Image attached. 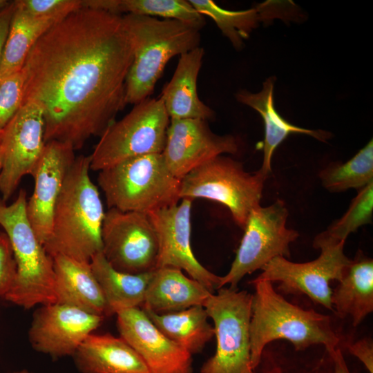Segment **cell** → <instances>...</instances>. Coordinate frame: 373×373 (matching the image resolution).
<instances>
[{
	"label": "cell",
	"instance_id": "cell-39",
	"mask_svg": "<svg viewBox=\"0 0 373 373\" xmlns=\"http://www.w3.org/2000/svg\"><path fill=\"white\" fill-rule=\"evenodd\" d=\"M268 373H283L281 369L278 367H275L271 369Z\"/></svg>",
	"mask_w": 373,
	"mask_h": 373
},
{
	"label": "cell",
	"instance_id": "cell-31",
	"mask_svg": "<svg viewBox=\"0 0 373 373\" xmlns=\"http://www.w3.org/2000/svg\"><path fill=\"white\" fill-rule=\"evenodd\" d=\"M372 211L373 182L358 190L347 211L340 219L315 237L314 247L320 249L345 242L351 233L372 222Z\"/></svg>",
	"mask_w": 373,
	"mask_h": 373
},
{
	"label": "cell",
	"instance_id": "cell-21",
	"mask_svg": "<svg viewBox=\"0 0 373 373\" xmlns=\"http://www.w3.org/2000/svg\"><path fill=\"white\" fill-rule=\"evenodd\" d=\"M73 356L83 373H152L123 338L110 334H90Z\"/></svg>",
	"mask_w": 373,
	"mask_h": 373
},
{
	"label": "cell",
	"instance_id": "cell-34",
	"mask_svg": "<svg viewBox=\"0 0 373 373\" xmlns=\"http://www.w3.org/2000/svg\"><path fill=\"white\" fill-rule=\"evenodd\" d=\"M16 262L8 236L0 231V298H4L16 276Z\"/></svg>",
	"mask_w": 373,
	"mask_h": 373
},
{
	"label": "cell",
	"instance_id": "cell-41",
	"mask_svg": "<svg viewBox=\"0 0 373 373\" xmlns=\"http://www.w3.org/2000/svg\"><path fill=\"white\" fill-rule=\"evenodd\" d=\"M14 373H32V372H30L28 370H21V371H19V372H14Z\"/></svg>",
	"mask_w": 373,
	"mask_h": 373
},
{
	"label": "cell",
	"instance_id": "cell-33",
	"mask_svg": "<svg viewBox=\"0 0 373 373\" xmlns=\"http://www.w3.org/2000/svg\"><path fill=\"white\" fill-rule=\"evenodd\" d=\"M30 15L39 18L63 19L83 8L82 0H17Z\"/></svg>",
	"mask_w": 373,
	"mask_h": 373
},
{
	"label": "cell",
	"instance_id": "cell-6",
	"mask_svg": "<svg viewBox=\"0 0 373 373\" xmlns=\"http://www.w3.org/2000/svg\"><path fill=\"white\" fill-rule=\"evenodd\" d=\"M97 182L108 209L147 213L181 200L180 180L170 172L162 153L130 157L102 169Z\"/></svg>",
	"mask_w": 373,
	"mask_h": 373
},
{
	"label": "cell",
	"instance_id": "cell-11",
	"mask_svg": "<svg viewBox=\"0 0 373 373\" xmlns=\"http://www.w3.org/2000/svg\"><path fill=\"white\" fill-rule=\"evenodd\" d=\"M102 241L105 258L119 271L137 274L156 268L157 238L146 213L108 209Z\"/></svg>",
	"mask_w": 373,
	"mask_h": 373
},
{
	"label": "cell",
	"instance_id": "cell-4",
	"mask_svg": "<svg viewBox=\"0 0 373 373\" xmlns=\"http://www.w3.org/2000/svg\"><path fill=\"white\" fill-rule=\"evenodd\" d=\"M133 48L126 81V104L150 97L168 61L198 46L200 30L182 21L131 14L122 15Z\"/></svg>",
	"mask_w": 373,
	"mask_h": 373
},
{
	"label": "cell",
	"instance_id": "cell-3",
	"mask_svg": "<svg viewBox=\"0 0 373 373\" xmlns=\"http://www.w3.org/2000/svg\"><path fill=\"white\" fill-rule=\"evenodd\" d=\"M251 283L255 287L249 326L251 363L254 370L264 348L274 340H287L296 350L318 344L325 345L328 352L338 347L340 338L329 316L288 302L276 292L271 282L254 279Z\"/></svg>",
	"mask_w": 373,
	"mask_h": 373
},
{
	"label": "cell",
	"instance_id": "cell-16",
	"mask_svg": "<svg viewBox=\"0 0 373 373\" xmlns=\"http://www.w3.org/2000/svg\"><path fill=\"white\" fill-rule=\"evenodd\" d=\"M103 318L68 305H42L33 314L29 341L35 350L51 356H73Z\"/></svg>",
	"mask_w": 373,
	"mask_h": 373
},
{
	"label": "cell",
	"instance_id": "cell-26",
	"mask_svg": "<svg viewBox=\"0 0 373 373\" xmlns=\"http://www.w3.org/2000/svg\"><path fill=\"white\" fill-rule=\"evenodd\" d=\"M143 310L166 337L191 355L200 352L214 336L213 326L208 322L209 317L202 305L166 314Z\"/></svg>",
	"mask_w": 373,
	"mask_h": 373
},
{
	"label": "cell",
	"instance_id": "cell-2",
	"mask_svg": "<svg viewBox=\"0 0 373 373\" xmlns=\"http://www.w3.org/2000/svg\"><path fill=\"white\" fill-rule=\"evenodd\" d=\"M90 157H76L57 200L51 233L44 245L50 257L62 255L90 262L102 251L105 215L96 185L90 178Z\"/></svg>",
	"mask_w": 373,
	"mask_h": 373
},
{
	"label": "cell",
	"instance_id": "cell-27",
	"mask_svg": "<svg viewBox=\"0 0 373 373\" xmlns=\"http://www.w3.org/2000/svg\"><path fill=\"white\" fill-rule=\"evenodd\" d=\"M14 2V12L0 62V80L21 70L36 41L50 28L62 20L32 17L17 1Z\"/></svg>",
	"mask_w": 373,
	"mask_h": 373
},
{
	"label": "cell",
	"instance_id": "cell-19",
	"mask_svg": "<svg viewBox=\"0 0 373 373\" xmlns=\"http://www.w3.org/2000/svg\"><path fill=\"white\" fill-rule=\"evenodd\" d=\"M204 55L200 46L181 55L172 78L164 86L160 98L170 119H214V111L200 100L197 90Z\"/></svg>",
	"mask_w": 373,
	"mask_h": 373
},
{
	"label": "cell",
	"instance_id": "cell-1",
	"mask_svg": "<svg viewBox=\"0 0 373 373\" xmlns=\"http://www.w3.org/2000/svg\"><path fill=\"white\" fill-rule=\"evenodd\" d=\"M133 48L122 15L82 8L56 23L21 68L23 103L42 110L44 140L82 148L100 137L126 105Z\"/></svg>",
	"mask_w": 373,
	"mask_h": 373
},
{
	"label": "cell",
	"instance_id": "cell-35",
	"mask_svg": "<svg viewBox=\"0 0 373 373\" xmlns=\"http://www.w3.org/2000/svg\"><path fill=\"white\" fill-rule=\"evenodd\" d=\"M350 353L364 365L370 373H373V343L370 338H364L347 344Z\"/></svg>",
	"mask_w": 373,
	"mask_h": 373
},
{
	"label": "cell",
	"instance_id": "cell-25",
	"mask_svg": "<svg viewBox=\"0 0 373 373\" xmlns=\"http://www.w3.org/2000/svg\"><path fill=\"white\" fill-rule=\"evenodd\" d=\"M91 270L102 291L107 316L134 307H141L153 271L132 274L113 268L102 251L90 261Z\"/></svg>",
	"mask_w": 373,
	"mask_h": 373
},
{
	"label": "cell",
	"instance_id": "cell-15",
	"mask_svg": "<svg viewBox=\"0 0 373 373\" xmlns=\"http://www.w3.org/2000/svg\"><path fill=\"white\" fill-rule=\"evenodd\" d=\"M238 150L234 136L214 133L206 120L170 119L162 155L170 172L181 180L211 159Z\"/></svg>",
	"mask_w": 373,
	"mask_h": 373
},
{
	"label": "cell",
	"instance_id": "cell-10",
	"mask_svg": "<svg viewBox=\"0 0 373 373\" xmlns=\"http://www.w3.org/2000/svg\"><path fill=\"white\" fill-rule=\"evenodd\" d=\"M288 210L282 200L267 207L254 208L247 218L244 235L229 271L220 276L219 289L236 288L247 274L262 269L277 256H290L289 245L298 233L286 227Z\"/></svg>",
	"mask_w": 373,
	"mask_h": 373
},
{
	"label": "cell",
	"instance_id": "cell-14",
	"mask_svg": "<svg viewBox=\"0 0 373 373\" xmlns=\"http://www.w3.org/2000/svg\"><path fill=\"white\" fill-rule=\"evenodd\" d=\"M192 200L182 198L180 203L147 213L157 238L156 268L184 270L190 278L214 293L219 289L220 276L198 260L191 245Z\"/></svg>",
	"mask_w": 373,
	"mask_h": 373
},
{
	"label": "cell",
	"instance_id": "cell-24",
	"mask_svg": "<svg viewBox=\"0 0 373 373\" xmlns=\"http://www.w3.org/2000/svg\"><path fill=\"white\" fill-rule=\"evenodd\" d=\"M334 312L341 318L350 316L354 326L373 311V260L358 253L351 260L332 294Z\"/></svg>",
	"mask_w": 373,
	"mask_h": 373
},
{
	"label": "cell",
	"instance_id": "cell-37",
	"mask_svg": "<svg viewBox=\"0 0 373 373\" xmlns=\"http://www.w3.org/2000/svg\"><path fill=\"white\" fill-rule=\"evenodd\" d=\"M329 354L332 356L334 361V373H350L341 350L340 348H338V347L330 351Z\"/></svg>",
	"mask_w": 373,
	"mask_h": 373
},
{
	"label": "cell",
	"instance_id": "cell-13",
	"mask_svg": "<svg viewBox=\"0 0 373 373\" xmlns=\"http://www.w3.org/2000/svg\"><path fill=\"white\" fill-rule=\"evenodd\" d=\"M45 122L41 108L26 102L3 128L0 144V193L7 201L23 176L32 175L43 153Z\"/></svg>",
	"mask_w": 373,
	"mask_h": 373
},
{
	"label": "cell",
	"instance_id": "cell-29",
	"mask_svg": "<svg viewBox=\"0 0 373 373\" xmlns=\"http://www.w3.org/2000/svg\"><path fill=\"white\" fill-rule=\"evenodd\" d=\"M84 8L122 13L175 19L199 30L205 25L204 17L186 0H86Z\"/></svg>",
	"mask_w": 373,
	"mask_h": 373
},
{
	"label": "cell",
	"instance_id": "cell-32",
	"mask_svg": "<svg viewBox=\"0 0 373 373\" xmlns=\"http://www.w3.org/2000/svg\"><path fill=\"white\" fill-rule=\"evenodd\" d=\"M22 70L0 80V130H3L23 104Z\"/></svg>",
	"mask_w": 373,
	"mask_h": 373
},
{
	"label": "cell",
	"instance_id": "cell-28",
	"mask_svg": "<svg viewBox=\"0 0 373 373\" xmlns=\"http://www.w3.org/2000/svg\"><path fill=\"white\" fill-rule=\"evenodd\" d=\"M192 6L202 16L209 17L233 46L241 49L258 22L264 18L279 17L276 3L265 2L245 10H228L218 6L211 0H189Z\"/></svg>",
	"mask_w": 373,
	"mask_h": 373
},
{
	"label": "cell",
	"instance_id": "cell-42",
	"mask_svg": "<svg viewBox=\"0 0 373 373\" xmlns=\"http://www.w3.org/2000/svg\"><path fill=\"white\" fill-rule=\"evenodd\" d=\"M1 165H2V161H1V153H0V171H1Z\"/></svg>",
	"mask_w": 373,
	"mask_h": 373
},
{
	"label": "cell",
	"instance_id": "cell-38",
	"mask_svg": "<svg viewBox=\"0 0 373 373\" xmlns=\"http://www.w3.org/2000/svg\"><path fill=\"white\" fill-rule=\"evenodd\" d=\"M10 1L6 0H0V10L6 7Z\"/></svg>",
	"mask_w": 373,
	"mask_h": 373
},
{
	"label": "cell",
	"instance_id": "cell-23",
	"mask_svg": "<svg viewBox=\"0 0 373 373\" xmlns=\"http://www.w3.org/2000/svg\"><path fill=\"white\" fill-rule=\"evenodd\" d=\"M275 78L271 77L263 83L261 91L252 93L242 90L236 95V99L253 109L262 117L265 125L263 161L260 169L269 176L271 172V159L277 147L291 133H302L325 142L330 138L329 132L310 130L295 126L284 119L276 110L274 104V86Z\"/></svg>",
	"mask_w": 373,
	"mask_h": 373
},
{
	"label": "cell",
	"instance_id": "cell-30",
	"mask_svg": "<svg viewBox=\"0 0 373 373\" xmlns=\"http://www.w3.org/2000/svg\"><path fill=\"white\" fill-rule=\"evenodd\" d=\"M322 184L331 192L360 190L373 182V142L371 140L354 157L343 164H333L319 174Z\"/></svg>",
	"mask_w": 373,
	"mask_h": 373
},
{
	"label": "cell",
	"instance_id": "cell-8",
	"mask_svg": "<svg viewBox=\"0 0 373 373\" xmlns=\"http://www.w3.org/2000/svg\"><path fill=\"white\" fill-rule=\"evenodd\" d=\"M169 123L160 97H149L135 104L99 137L90 155V169L99 171L130 157L162 153Z\"/></svg>",
	"mask_w": 373,
	"mask_h": 373
},
{
	"label": "cell",
	"instance_id": "cell-22",
	"mask_svg": "<svg viewBox=\"0 0 373 373\" xmlns=\"http://www.w3.org/2000/svg\"><path fill=\"white\" fill-rule=\"evenodd\" d=\"M210 292L198 281L173 267L156 268L145 293L142 309L166 314L204 305Z\"/></svg>",
	"mask_w": 373,
	"mask_h": 373
},
{
	"label": "cell",
	"instance_id": "cell-12",
	"mask_svg": "<svg viewBox=\"0 0 373 373\" xmlns=\"http://www.w3.org/2000/svg\"><path fill=\"white\" fill-rule=\"evenodd\" d=\"M344 244L321 247L320 256L307 262L296 263L283 256L275 257L262 267V273L254 280L279 282V289L283 292L305 294L334 312L329 282L339 281L351 262L344 254Z\"/></svg>",
	"mask_w": 373,
	"mask_h": 373
},
{
	"label": "cell",
	"instance_id": "cell-9",
	"mask_svg": "<svg viewBox=\"0 0 373 373\" xmlns=\"http://www.w3.org/2000/svg\"><path fill=\"white\" fill-rule=\"evenodd\" d=\"M204 307L213 322L216 350L201 373H256L251 363L249 326L252 294L222 287Z\"/></svg>",
	"mask_w": 373,
	"mask_h": 373
},
{
	"label": "cell",
	"instance_id": "cell-36",
	"mask_svg": "<svg viewBox=\"0 0 373 373\" xmlns=\"http://www.w3.org/2000/svg\"><path fill=\"white\" fill-rule=\"evenodd\" d=\"M15 8V2L10 1L4 8L0 10V62L3 47L8 34L12 17Z\"/></svg>",
	"mask_w": 373,
	"mask_h": 373
},
{
	"label": "cell",
	"instance_id": "cell-17",
	"mask_svg": "<svg viewBox=\"0 0 373 373\" xmlns=\"http://www.w3.org/2000/svg\"><path fill=\"white\" fill-rule=\"evenodd\" d=\"M75 158V149L70 144L47 142L32 175L34 190L27 200L26 211L29 222L43 245L50 237L54 209Z\"/></svg>",
	"mask_w": 373,
	"mask_h": 373
},
{
	"label": "cell",
	"instance_id": "cell-7",
	"mask_svg": "<svg viewBox=\"0 0 373 373\" xmlns=\"http://www.w3.org/2000/svg\"><path fill=\"white\" fill-rule=\"evenodd\" d=\"M267 177L260 169L249 173L240 162L221 155L180 180V197L220 203L228 208L237 225L244 229L251 211L260 205Z\"/></svg>",
	"mask_w": 373,
	"mask_h": 373
},
{
	"label": "cell",
	"instance_id": "cell-20",
	"mask_svg": "<svg viewBox=\"0 0 373 373\" xmlns=\"http://www.w3.org/2000/svg\"><path fill=\"white\" fill-rule=\"evenodd\" d=\"M52 258L57 303L73 306L90 314L107 316L105 298L90 262L62 255Z\"/></svg>",
	"mask_w": 373,
	"mask_h": 373
},
{
	"label": "cell",
	"instance_id": "cell-18",
	"mask_svg": "<svg viewBox=\"0 0 373 373\" xmlns=\"http://www.w3.org/2000/svg\"><path fill=\"white\" fill-rule=\"evenodd\" d=\"M117 327L152 373H191V354L166 337L140 307L120 311Z\"/></svg>",
	"mask_w": 373,
	"mask_h": 373
},
{
	"label": "cell",
	"instance_id": "cell-5",
	"mask_svg": "<svg viewBox=\"0 0 373 373\" xmlns=\"http://www.w3.org/2000/svg\"><path fill=\"white\" fill-rule=\"evenodd\" d=\"M26 191L15 201L0 198V225L8 237L16 262V276L3 298L26 309L57 303L53 260L39 242L26 211Z\"/></svg>",
	"mask_w": 373,
	"mask_h": 373
},
{
	"label": "cell",
	"instance_id": "cell-40",
	"mask_svg": "<svg viewBox=\"0 0 373 373\" xmlns=\"http://www.w3.org/2000/svg\"><path fill=\"white\" fill-rule=\"evenodd\" d=\"M3 134V130H0V144L1 143L2 137Z\"/></svg>",
	"mask_w": 373,
	"mask_h": 373
}]
</instances>
